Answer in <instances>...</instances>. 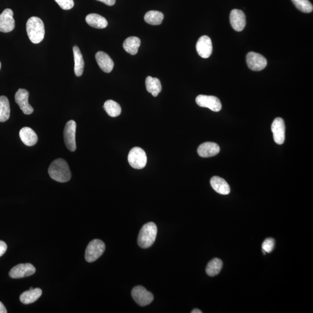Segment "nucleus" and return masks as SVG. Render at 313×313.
<instances>
[{"mask_svg": "<svg viewBox=\"0 0 313 313\" xmlns=\"http://www.w3.org/2000/svg\"><path fill=\"white\" fill-rule=\"evenodd\" d=\"M156 235L157 227L153 222L147 223L141 227L138 235V244L142 249H148L154 244Z\"/></svg>", "mask_w": 313, "mask_h": 313, "instance_id": "7ed1b4c3", "label": "nucleus"}, {"mask_svg": "<svg viewBox=\"0 0 313 313\" xmlns=\"http://www.w3.org/2000/svg\"><path fill=\"white\" fill-rule=\"evenodd\" d=\"M271 131L274 140L278 144H282L285 138V126L284 121L282 118H276L271 125Z\"/></svg>", "mask_w": 313, "mask_h": 313, "instance_id": "f8f14e48", "label": "nucleus"}, {"mask_svg": "<svg viewBox=\"0 0 313 313\" xmlns=\"http://www.w3.org/2000/svg\"><path fill=\"white\" fill-rule=\"evenodd\" d=\"M29 93L25 89H19L15 96L16 103L19 105L23 113L26 115L31 114L34 111L33 108L29 103Z\"/></svg>", "mask_w": 313, "mask_h": 313, "instance_id": "ddd939ff", "label": "nucleus"}, {"mask_svg": "<svg viewBox=\"0 0 313 313\" xmlns=\"http://www.w3.org/2000/svg\"><path fill=\"white\" fill-rule=\"evenodd\" d=\"M141 41L138 37H130L127 38L123 44L124 48L129 54L135 55L137 54Z\"/></svg>", "mask_w": 313, "mask_h": 313, "instance_id": "b1692460", "label": "nucleus"}, {"mask_svg": "<svg viewBox=\"0 0 313 313\" xmlns=\"http://www.w3.org/2000/svg\"><path fill=\"white\" fill-rule=\"evenodd\" d=\"M211 185L218 193L227 195L230 193V188L225 180L218 176H214L211 179Z\"/></svg>", "mask_w": 313, "mask_h": 313, "instance_id": "6ab92c4d", "label": "nucleus"}, {"mask_svg": "<svg viewBox=\"0 0 313 313\" xmlns=\"http://www.w3.org/2000/svg\"><path fill=\"white\" fill-rule=\"evenodd\" d=\"M95 58L97 64L103 72L109 73L113 70L114 65V62L106 53L102 51L97 52L95 55Z\"/></svg>", "mask_w": 313, "mask_h": 313, "instance_id": "dca6fc26", "label": "nucleus"}, {"mask_svg": "<svg viewBox=\"0 0 313 313\" xmlns=\"http://www.w3.org/2000/svg\"><path fill=\"white\" fill-rule=\"evenodd\" d=\"M128 162L134 169L141 170L145 167L147 164V156L145 152L139 147H135L129 152Z\"/></svg>", "mask_w": 313, "mask_h": 313, "instance_id": "39448f33", "label": "nucleus"}, {"mask_svg": "<svg viewBox=\"0 0 313 313\" xmlns=\"http://www.w3.org/2000/svg\"><path fill=\"white\" fill-rule=\"evenodd\" d=\"M103 108L105 109L106 113L109 116L111 117H116L120 116L122 113V108L114 100H109L105 103Z\"/></svg>", "mask_w": 313, "mask_h": 313, "instance_id": "bb28decb", "label": "nucleus"}, {"mask_svg": "<svg viewBox=\"0 0 313 313\" xmlns=\"http://www.w3.org/2000/svg\"><path fill=\"white\" fill-rule=\"evenodd\" d=\"M55 2L64 10H69L75 5L73 0H55Z\"/></svg>", "mask_w": 313, "mask_h": 313, "instance_id": "7c9ffc66", "label": "nucleus"}, {"mask_svg": "<svg viewBox=\"0 0 313 313\" xmlns=\"http://www.w3.org/2000/svg\"><path fill=\"white\" fill-rule=\"evenodd\" d=\"M105 249V244L102 241L96 239L91 241L85 250V260L90 263L96 261L104 253Z\"/></svg>", "mask_w": 313, "mask_h": 313, "instance_id": "20e7f679", "label": "nucleus"}, {"mask_svg": "<svg viewBox=\"0 0 313 313\" xmlns=\"http://www.w3.org/2000/svg\"><path fill=\"white\" fill-rule=\"evenodd\" d=\"M146 87L147 92L156 97L161 92L162 86L160 81L157 78H153L151 76L147 77Z\"/></svg>", "mask_w": 313, "mask_h": 313, "instance_id": "5701e85b", "label": "nucleus"}, {"mask_svg": "<svg viewBox=\"0 0 313 313\" xmlns=\"http://www.w3.org/2000/svg\"><path fill=\"white\" fill-rule=\"evenodd\" d=\"M19 136L22 142L28 146H32L37 143L38 137L35 132L29 127L20 129Z\"/></svg>", "mask_w": 313, "mask_h": 313, "instance_id": "a211bd4d", "label": "nucleus"}, {"mask_svg": "<svg viewBox=\"0 0 313 313\" xmlns=\"http://www.w3.org/2000/svg\"><path fill=\"white\" fill-rule=\"evenodd\" d=\"M164 14L157 11H150L144 16V20L152 25H161L164 19Z\"/></svg>", "mask_w": 313, "mask_h": 313, "instance_id": "a878e982", "label": "nucleus"}, {"mask_svg": "<svg viewBox=\"0 0 313 313\" xmlns=\"http://www.w3.org/2000/svg\"><path fill=\"white\" fill-rule=\"evenodd\" d=\"M48 173L52 179L58 182H67L72 178L69 165L63 158L55 159L52 162L49 167Z\"/></svg>", "mask_w": 313, "mask_h": 313, "instance_id": "f257e3e1", "label": "nucleus"}, {"mask_svg": "<svg viewBox=\"0 0 313 313\" xmlns=\"http://www.w3.org/2000/svg\"><path fill=\"white\" fill-rule=\"evenodd\" d=\"M248 66L253 71L264 70L267 64V61L264 56L254 52H250L247 55Z\"/></svg>", "mask_w": 313, "mask_h": 313, "instance_id": "1a4fd4ad", "label": "nucleus"}, {"mask_svg": "<svg viewBox=\"0 0 313 313\" xmlns=\"http://www.w3.org/2000/svg\"><path fill=\"white\" fill-rule=\"evenodd\" d=\"M1 62H0V70H1Z\"/></svg>", "mask_w": 313, "mask_h": 313, "instance_id": "c9c22d12", "label": "nucleus"}, {"mask_svg": "<svg viewBox=\"0 0 313 313\" xmlns=\"http://www.w3.org/2000/svg\"><path fill=\"white\" fill-rule=\"evenodd\" d=\"M298 10L305 13H311L313 10V6L309 0H292Z\"/></svg>", "mask_w": 313, "mask_h": 313, "instance_id": "c85d7f7f", "label": "nucleus"}, {"mask_svg": "<svg viewBox=\"0 0 313 313\" xmlns=\"http://www.w3.org/2000/svg\"><path fill=\"white\" fill-rule=\"evenodd\" d=\"M223 267V262L221 260L215 258L208 263L206 267V272L208 276L214 277L220 272Z\"/></svg>", "mask_w": 313, "mask_h": 313, "instance_id": "cd10ccee", "label": "nucleus"}, {"mask_svg": "<svg viewBox=\"0 0 313 313\" xmlns=\"http://www.w3.org/2000/svg\"><path fill=\"white\" fill-rule=\"evenodd\" d=\"M11 113L10 102L5 96H0V122L4 123L10 119Z\"/></svg>", "mask_w": 313, "mask_h": 313, "instance_id": "393cba45", "label": "nucleus"}, {"mask_svg": "<svg viewBox=\"0 0 313 313\" xmlns=\"http://www.w3.org/2000/svg\"><path fill=\"white\" fill-rule=\"evenodd\" d=\"M7 311L6 309L4 304L0 302V313H7Z\"/></svg>", "mask_w": 313, "mask_h": 313, "instance_id": "72a5a7b5", "label": "nucleus"}, {"mask_svg": "<svg viewBox=\"0 0 313 313\" xmlns=\"http://www.w3.org/2000/svg\"><path fill=\"white\" fill-rule=\"evenodd\" d=\"M97 1L104 3L109 6H113L116 3V0H97Z\"/></svg>", "mask_w": 313, "mask_h": 313, "instance_id": "473e14b6", "label": "nucleus"}, {"mask_svg": "<svg viewBox=\"0 0 313 313\" xmlns=\"http://www.w3.org/2000/svg\"><path fill=\"white\" fill-rule=\"evenodd\" d=\"M74 60H75V73L76 76L80 77L84 72V61L82 55L78 46L73 48Z\"/></svg>", "mask_w": 313, "mask_h": 313, "instance_id": "4be33fe9", "label": "nucleus"}, {"mask_svg": "<svg viewBox=\"0 0 313 313\" xmlns=\"http://www.w3.org/2000/svg\"><path fill=\"white\" fill-rule=\"evenodd\" d=\"M42 295V290L40 288L29 289L20 295V300L25 305L32 303L37 300Z\"/></svg>", "mask_w": 313, "mask_h": 313, "instance_id": "aec40b11", "label": "nucleus"}, {"mask_svg": "<svg viewBox=\"0 0 313 313\" xmlns=\"http://www.w3.org/2000/svg\"><path fill=\"white\" fill-rule=\"evenodd\" d=\"M85 20L91 27L96 29H104L108 25L107 20L104 17L96 14L88 15Z\"/></svg>", "mask_w": 313, "mask_h": 313, "instance_id": "412c9836", "label": "nucleus"}, {"mask_svg": "<svg viewBox=\"0 0 313 313\" xmlns=\"http://www.w3.org/2000/svg\"><path fill=\"white\" fill-rule=\"evenodd\" d=\"M14 13L11 9H5L0 14V31L9 32L14 31L16 22L14 18Z\"/></svg>", "mask_w": 313, "mask_h": 313, "instance_id": "9d476101", "label": "nucleus"}, {"mask_svg": "<svg viewBox=\"0 0 313 313\" xmlns=\"http://www.w3.org/2000/svg\"><path fill=\"white\" fill-rule=\"evenodd\" d=\"M76 123L70 120L66 123L64 129V140L66 147L71 152L76 150Z\"/></svg>", "mask_w": 313, "mask_h": 313, "instance_id": "0eeeda50", "label": "nucleus"}, {"mask_svg": "<svg viewBox=\"0 0 313 313\" xmlns=\"http://www.w3.org/2000/svg\"><path fill=\"white\" fill-rule=\"evenodd\" d=\"M7 250V246L4 241H0V257H1Z\"/></svg>", "mask_w": 313, "mask_h": 313, "instance_id": "2f4dec72", "label": "nucleus"}, {"mask_svg": "<svg viewBox=\"0 0 313 313\" xmlns=\"http://www.w3.org/2000/svg\"><path fill=\"white\" fill-rule=\"evenodd\" d=\"M274 246H275V240L273 238L266 239L262 244L263 250L267 253H270L274 250Z\"/></svg>", "mask_w": 313, "mask_h": 313, "instance_id": "c756f323", "label": "nucleus"}, {"mask_svg": "<svg viewBox=\"0 0 313 313\" xmlns=\"http://www.w3.org/2000/svg\"><path fill=\"white\" fill-rule=\"evenodd\" d=\"M196 101L200 107L208 108L212 111L218 112L221 109V103L216 96L200 94L196 97Z\"/></svg>", "mask_w": 313, "mask_h": 313, "instance_id": "6e6552de", "label": "nucleus"}, {"mask_svg": "<svg viewBox=\"0 0 313 313\" xmlns=\"http://www.w3.org/2000/svg\"><path fill=\"white\" fill-rule=\"evenodd\" d=\"M220 152V147L214 142H205L198 148V154L202 157L208 158L216 156Z\"/></svg>", "mask_w": 313, "mask_h": 313, "instance_id": "f3484780", "label": "nucleus"}, {"mask_svg": "<svg viewBox=\"0 0 313 313\" xmlns=\"http://www.w3.org/2000/svg\"><path fill=\"white\" fill-rule=\"evenodd\" d=\"M198 54L203 58H208L212 53V43L211 38L203 35L198 40L196 44Z\"/></svg>", "mask_w": 313, "mask_h": 313, "instance_id": "2eb2a0df", "label": "nucleus"}, {"mask_svg": "<svg viewBox=\"0 0 313 313\" xmlns=\"http://www.w3.org/2000/svg\"><path fill=\"white\" fill-rule=\"evenodd\" d=\"M35 271V268L31 264H19L12 268L9 275L12 279H22L32 276Z\"/></svg>", "mask_w": 313, "mask_h": 313, "instance_id": "9b49d317", "label": "nucleus"}, {"mask_svg": "<svg viewBox=\"0 0 313 313\" xmlns=\"http://www.w3.org/2000/svg\"><path fill=\"white\" fill-rule=\"evenodd\" d=\"M230 23L234 30L241 31L244 30L246 26V16L244 12L237 10H233L230 15Z\"/></svg>", "mask_w": 313, "mask_h": 313, "instance_id": "4468645a", "label": "nucleus"}, {"mask_svg": "<svg viewBox=\"0 0 313 313\" xmlns=\"http://www.w3.org/2000/svg\"><path fill=\"white\" fill-rule=\"evenodd\" d=\"M191 313H202L203 312L199 309H194L193 311L191 312Z\"/></svg>", "mask_w": 313, "mask_h": 313, "instance_id": "f704fd0d", "label": "nucleus"}, {"mask_svg": "<svg viewBox=\"0 0 313 313\" xmlns=\"http://www.w3.org/2000/svg\"><path fill=\"white\" fill-rule=\"evenodd\" d=\"M26 31L29 39L33 44H39L45 36V27L40 17L32 16L28 20Z\"/></svg>", "mask_w": 313, "mask_h": 313, "instance_id": "f03ea898", "label": "nucleus"}, {"mask_svg": "<svg viewBox=\"0 0 313 313\" xmlns=\"http://www.w3.org/2000/svg\"><path fill=\"white\" fill-rule=\"evenodd\" d=\"M131 295L133 299L141 306L149 305L154 299V297L151 292L141 286H137L133 288Z\"/></svg>", "mask_w": 313, "mask_h": 313, "instance_id": "423d86ee", "label": "nucleus"}]
</instances>
